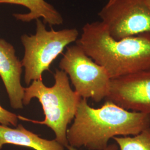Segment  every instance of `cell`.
Wrapping results in <instances>:
<instances>
[{"instance_id": "5bb4252c", "label": "cell", "mask_w": 150, "mask_h": 150, "mask_svg": "<svg viewBox=\"0 0 150 150\" xmlns=\"http://www.w3.org/2000/svg\"><path fill=\"white\" fill-rule=\"evenodd\" d=\"M146 3L150 6V0H145Z\"/></svg>"}, {"instance_id": "5b68a950", "label": "cell", "mask_w": 150, "mask_h": 150, "mask_svg": "<svg viewBox=\"0 0 150 150\" xmlns=\"http://www.w3.org/2000/svg\"><path fill=\"white\" fill-rule=\"evenodd\" d=\"M59 67L69 76L75 92L81 98H91L98 103L107 98L111 80L110 76L77 45L67 48Z\"/></svg>"}, {"instance_id": "277c9868", "label": "cell", "mask_w": 150, "mask_h": 150, "mask_svg": "<svg viewBox=\"0 0 150 150\" xmlns=\"http://www.w3.org/2000/svg\"><path fill=\"white\" fill-rule=\"evenodd\" d=\"M78 36L76 28L55 31L51 28L47 30L43 21L36 20L35 34H24L21 37L25 49L22 64L27 85L32 81L42 80L43 72L49 70L50 65L67 45L77 41Z\"/></svg>"}, {"instance_id": "8fae6325", "label": "cell", "mask_w": 150, "mask_h": 150, "mask_svg": "<svg viewBox=\"0 0 150 150\" xmlns=\"http://www.w3.org/2000/svg\"><path fill=\"white\" fill-rule=\"evenodd\" d=\"M112 139L120 150H150V127L132 137L117 136Z\"/></svg>"}, {"instance_id": "7a4b0ae2", "label": "cell", "mask_w": 150, "mask_h": 150, "mask_svg": "<svg viewBox=\"0 0 150 150\" xmlns=\"http://www.w3.org/2000/svg\"><path fill=\"white\" fill-rule=\"evenodd\" d=\"M76 45L106 70L111 79L150 70V33L117 40L102 22H93L83 27Z\"/></svg>"}, {"instance_id": "52a82bcc", "label": "cell", "mask_w": 150, "mask_h": 150, "mask_svg": "<svg viewBox=\"0 0 150 150\" xmlns=\"http://www.w3.org/2000/svg\"><path fill=\"white\" fill-rule=\"evenodd\" d=\"M106 100L126 110L150 115V70L111 79Z\"/></svg>"}, {"instance_id": "8992f818", "label": "cell", "mask_w": 150, "mask_h": 150, "mask_svg": "<svg viewBox=\"0 0 150 150\" xmlns=\"http://www.w3.org/2000/svg\"><path fill=\"white\" fill-rule=\"evenodd\" d=\"M98 16L117 40L150 33V6L145 0H108Z\"/></svg>"}, {"instance_id": "3957f363", "label": "cell", "mask_w": 150, "mask_h": 150, "mask_svg": "<svg viewBox=\"0 0 150 150\" xmlns=\"http://www.w3.org/2000/svg\"><path fill=\"white\" fill-rule=\"evenodd\" d=\"M54 78V84L50 87L45 86L42 80L33 81L30 86L25 87L23 105H27L32 98H37L45 116L43 121L33 120L19 115L18 118L47 126L54 131V139L66 148L69 146L67 126L75 118L81 98L71 88L68 75L64 71L56 70Z\"/></svg>"}, {"instance_id": "6da1fadb", "label": "cell", "mask_w": 150, "mask_h": 150, "mask_svg": "<svg viewBox=\"0 0 150 150\" xmlns=\"http://www.w3.org/2000/svg\"><path fill=\"white\" fill-rule=\"evenodd\" d=\"M150 127V115L129 111L110 101L98 108L81 98L67 131L69 145L89 150H103L115 137L135 136Z\"/></svg>"}, {"instance_id": "ba28073f", "label": "cell", "mask_w": 150, "mask_h": 150, "mask_svg": "<svg viewBox=\"0 0 150 150\" xmlns=\"http://www.w3.org/2000/svg\"><path fill=\"white\" fill-rule=\"evenodd\" d=\"M22 67L21 61L16 56L14 47L0 38V77L13 109H21L23 107L25 87L21 83Z\"/></svg>"}, {"instance_id": "30bf717a", "label": "cell", "mask_w": 150, "mask_h": 150, "mask_svg": "<svg viewBox=\"0 0 150 150\" xmlns=\"http://www.w3.org/2000/svg\"><path fill=\"white\" fill-rule=\"evenodd\" d=\"M1 4L18 5L26 7L30 11L27 13H14L17 20L29 22L34 20L43 18L44 23L50 26L63 23L62 16L54 6L45 0H0Z\"/></svg>"}, {"instance_id": "9c48e42d", "label": "cell", "mask_w": 150, "mask_h": 150, "mask_svg": "<svg viewBox=\"0 0 150 150\" xmlns=\"http://www.w3.org/2000/svg\"><path fill=\"white\" fill-rule=\"evenodd\" d=\"M7 144L26 147L35 150H64L55 139H45L20 124L15 129L0 125V150Z\"/></svg>"}, {"instance_id": "4fadbf2b", "label": "cell", "mask_w": 150, "mask_h": 150, "mask_svg": "<svg viewBox=\"0 0 150 150\" xmlns=\"http://www.w3.org/2000/svg\"><path fill=\"white\" fill-rule=\"evenodd\" d=\"M66 148L68 150H77V148L71 146L70 145H69ZM103 150H119V149H118V146L116 144H112L108 145L107 147Z\"/></svg>"}, {"instance_id": "7c38bea8", "label": "cell", "mask_w": 150, "mask_h": 150, "mask_svg": "<svg viewBox=\"0 0 150 150\" xmlns=\"http://www.w3.org/2000/svg\"><path fill=\"white\" fill-rule=\"evenodd\" d=\"M18 115L5 109L0 105V124L8 126H16L18 123Z\"/></svg>"}]
</instances>
